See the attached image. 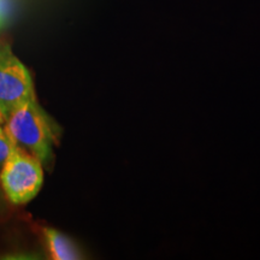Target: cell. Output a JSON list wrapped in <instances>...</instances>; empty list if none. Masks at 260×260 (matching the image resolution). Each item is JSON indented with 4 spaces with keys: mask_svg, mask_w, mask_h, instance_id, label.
<instances>
[{
    "mask_svg": "<svg viewBox=\"0 0 260 260\" xmlns=\"http://www.w3.org/2000/svg\"><path fill=\"white\" fill-rule=\"evenodd\" d=\"M3 126L12 142L35 155L42 165L52 161L60 128L42 109L37 96L16 106Z\"/></svg>",
    "mask_w": 260,
    "mask_h": 260,
    "instance_id": "cell-1",
    "label": "cell"
},
{
    "mask_svg": "<svg viewBox=\"0 0 260 260\" xmlns=\"http://www.w3.org/2000/svg\"><path fill=\"white\" fill-rule=\"evenodd\" d=\"M0 183L6 198L12 204H27L41 189L44 165L27 149L11 141L8 157L0 168Z\"/></svg>",
    "mask_w": 260,
    "mask_h": 260,
    "instance_id": "cell-2",
    "label": "cell"
},
{
    "mask_svg": "<svg viewBox=\"0 0 260 260\" xmlns=\"http://www.w3.org/2000/svg\"><path fill=\"white\" fill-rule=\"evenodd\" d=\"M35 96L30 71L8 42L0 41V123L16 106Z\"/></svg>",
    "mask_w": 260,
    "mask_h": 260,
    "instance_id": "cell-3",
    "label": "cell"
},
{
    "mask_svg": "<svg viewBox=\"0 0 260 260\" xmlns=\"http://www.w3.org/2000/svg\"><path fill=\"white\" fill-rule=\"evenodd\" d=\"M44 237L50 256L54 260L81 259L82 254L77 246L67 235L52 228H45Z\"/></svg>",
    "mask_w": 260,
    "mask_h": 260,
    "instance_id": "cell-4",
    "label": "cell"
},
{
    "mask_svg": "<svg viewBox=\"0 0 260 260\" xmlns=\"http://www.w3.org/2000/svg\"><path fill=\"white\" fill-rule=\"evenodd\" d=\"M14 0H0V31L8 27L14 15Z\"/></svg>",
    "mask_w": 260,
    "mask_h": 260,
    "instance_id": "cell-5",
    "label": "cell"
},
{
    "mask_svg": "<svg viewBox=\"0 0 260 260\" xmlns=\"http://www.w3.org/2000/svg\"><path fill=\"white\" fill-rule=\"evenodd\" d=\"M10 146H11V140L9 139L8 134L5 133L4 126L0 123V168H2L5 158L8 157L10 152Z\"/></svg>",
    "mask_w": 260,
    "mask_h": 260,
    "instance_id": "cell-6",
    "label": "cell"
}]
</instances>
